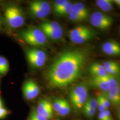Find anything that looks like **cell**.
Returning <instances> with one entry per match:
<instances>
[{
    "instance_id": "cell-1",
    "label": "cell",
    "mask_w": 120,
    "mask_h": 120,
    "mask_svg": "<svg viewBox=\"0 0 120 120\" xmlns=\"http://www.w3.org/2000/svg\"><path fill=\"white\" fill-rule=\"evenodd\" d=\"M87 55L82 50L71 49L63 52L49 66L46 73L49 84L54 88H63L80 76Z\"/></svg>"
},
{
    "instance_id": "cell-2",
    "label": "cell",
    "mask_w": 120,
    "mask_h": 120,
    "mask_svg": "<svg viewBox=\"0 0 120 120\" xmlns=\"http://www.w3.org/2000/svg\"><path fill=\"white\" fill-rule=\"evenodd\" d=\"M21 38L26 43L33 46H41L47 42V38L40 29L30 27L22 31Z\"/></svg>"
},
{
    "instance_id": "cell-3",
    "label": "cell",
    "mask_w": 120,
    "mask_h": 120,
    "mask_svg": "<svg viewBox=\"0 0 120 120\" xmlns=\"http://www.w3.org/2000/svg\"><path fill=\"white\" fill-rule=\"evenodd\" d=\"M4 17L8 26L12 29L19 28L25 24V18L22 9L15 5H9L5 9Z\"/></svg>"
},
{
    "instance_id": "cell-4",
    "label": "cell",
    "mask_w": 120,
    "mask_h": 120,
    "mask_svg": "<svg viewBox=\"0 0 120 120\" xmlns=\"http://www.w3.org/2000/svg\"><path fill=\"white\" fill-rule=\"evenodd\" d=\"M88 88L85 85H79L70 91L69 98L74 108L80 110L83 108L88 98Z\"/></svg>"
},
{
    "instance_id": "cell-5",
    "label": "cell",
    "mask_w": 120,
    "mask_h": 120,
    "mask_svg": "<svg viewBox=\"0 0 120 120\" xmlns=\"http://www.w3.org/2000/svg\"><path fill=\"white\" fill-rule=\"evenodd\" d=\"M26 57L30 65L34 68H40L45 63L47 55L42 50L31 48L26 52Z\"/></svg>"
},
{
    "instance_id": "cell-6",
    "label": "cell",
    "mask_w": 120,
    "mask_h": 120,
    "mask_svg": "<svg viewBox=\"0 0 120 120\" xmlns=\"http://www.w3.org/2000/svg\"><path fill=\"white\" fill-rule=\"evenodd\" d=\"M90 22L91 24L95 27L105 30L111 26L112 19L105 14L95 12L91 15Z\"/></svg>"
},
{
    "instance_id": "cell-7",
    "label": "cell",
    "mask_w": 120,
    "mask_h": 120,
    "mask_svg": "<svg viewBox=\"0 0 120 120\" xmlns=\"http://www.w3.org/2000/svg\"><path fill=\"white\" fill-rule=\"evenodd\" d=\"M23 95L27 100H32L37 98L40 92V89L38 84L32 80L25 82L23 86Z\"/></svg>"
},
{
    "instance_id": "cell-8",
    "label": "cell",
    "mask_w": 120,
    "mask_h": 120,
    "mask_svg": "<svg viewBox=\"0 0 120 120\" xmlns=\"http://www.w3.org/2000/svg\"><path fill=\"white\" fill-rule=\"evenodd\" d=\"M36 111L47 119L51 118L53 116V109L52 104L47 99H43L39 101Z\"/></svg>"
},
{
    "instance_id": "cell-9",
    "label": "cell",
    "mask_w": 120,
    "mask_h": 120,
    "mask_svg": "<svg viewBox=\"0 0 120 120\" xmlns=\"http://www.w3.org/2000/svg\"><path fill=\"white\" fill-rule=\"evenodd\" d=\"M103 51L110 56H119L120 54V45L115 41H108L102 46Z\"/></svg>"
},
{
    "instance_id": "cell-10",
    "label": "cell",
    "mask_w": 120,
    "mask_h": 120,
    "mask_svg": "<svg viewBox=\"0 0 120 120\" xmlns=\"http://www.w3.org/2000/svg\"><path fill=\"white\" fill-rule=\"evenodd\" d=\"M96 33L94 30L88 27L86 31L82 32L77 36L70 39L73 43L81 44L94 38L96 36Z\"/></svg>"
},
{
    "instance_id": "cell-11",
    "label": "cell",
    "mask_w": 120,
    "mask_h": 120,
    "mask_svg": "<svg viewBox=\"0 0 120 120\" xmlns=\"http://www.w3.org/2000/svg\"><path fill=\"white\" fill-rule=\"evenodd\" d=\"M89 84L92 87L107 92L110 87L101 77H94L89 81Z\"/></svg>"
},
{
    "instance_id": "cell-12",
    "label": "cell",
    "mask_w": 120,
    "mask_h": 120,
    "mask_svg": "<svg viewBox=\"0 0 120 120\" xmlns=\"http://www.w3.org/2000/svg\"><path fill=\"white\" fill-rule=\"evenodd\" d=\"M89 71L94 77H102L107 74L103 65L98 63H94L91 64Z\"/></svg>"
},
{
    "instance_id": "cell-13",
    "label": "cell",
    "mask_w": 120,
    "mask_h": 120,
    "mask_svg": "<svg viewBox=\"0 0 120 120\" xmlns=\"http://www.w3.org/2000/svg\"><path fill=\"white\" fill-rule=\"evenodd\" d=\"M41 30L45 34L46 38H48L52 40H58L61 38L63 35V30L61 27L56 30Z\"/></svg>"
},
{
    "instance_id": "cell-14",
    "label": "cell",
    "mask_w": 120,
    "mask_h": 120,
    "mask_svg": "<svg viewBox=\"0 0 120 120\" xmlns=\"http://www.w3.org/2000/svg\"><path fill=\"white\" fill-rule=\"evenodd\" d=\"M97 6L103 11L108 12L113 8V1L112 0H98L96 2Z\"/></svg>"
},
{
    "instance_id": "cell-15",
    "label": "cell",
    "mask_w": 120,
    "mask_h": 120,
    "mask_svg": "<svg viewBox=\"0 0 120 120\" xmlns=\"http://www.w3.org/2000/svg\"><path fill=\"white\" fill-rule=\"evenodd\" d=\"M73 10L79 14L88 18L89 15V11L85 5L81 2H78L73 4Z\"/></svg>"
},
{
    "instance_id": "cell-16",
    "label": "cell",
    "mask_w": 120,
    "mask_h": 120,
    "mask_svg": "<svg viewBox=\"0 0 120 120\" xmlns=\"http://www.w3.org/2000/svg\"><path fill=\"white\" fill-rule=\"evenodd\" d=\"M32 2L47 16L50 13L51 8L47 2L43 0H35Z\"/></svg>"
},
{
    "instance_id": "cell-17",
    "label": "cell",
    "mask_w": 120,
    "mask_h": 120,
    "mask_svg": "<svg viewBox=\"0 0 120 120\" xmlns=\"http://www.w3.org/2000/svg\"><path fill=\"white\" fill-rule=\"evenodd\" d=\"M30 10L33 16L39 19H43L47 16L36 5H35L33 2H31L30 4Z\"/></svg>"
},
{
    "instance_id": "cell-18",
    "label": "cell",
    "mask_w": 120,
    "mask_h": 120,
    "mask_svg": "<svg viewBox=\"0 0 120 120\" xmlns=\"http://www.w3.org/2000/svg\"><path fill=\"white\" fill-rule=\"evenodd\" d=\"M60 27L61 26L58 22L51 21L43 22L40 26V29L41 30H56Z\"/></svg>"
},
{
    "instance_id": "cell-19",
    "label": "cell",
    "mask_w": 120,
    "mask_h": 120,
    "mask_svg": "<svg viewBox=\"0 0 120 120\" xmlns=\"http://www.w3.org/2000/svg\"><path fill=\"white\" fill-rule=\"evenodd\" d=\"M73 4L68 1L63 7L55 13L57 15L60 16L69 15L73 10Z\"/></svg>"
},
{
    "instance_id": "cell-20",
    "label": "cell",
    "mask_w": 120,
    "mask_h": 120,
    "mask_svg": "<svg viewBox=\"0 0 120 120\" xmlns=\"http://www.w3.org/2000/svg\"><path fill=\"white\" fill-rule=\"evenodd\" d=\"M101 95L106 98L109 100L110 103L115 105H118L120 102V97H116L110 94L107 92H103Z\"/></svg>"
},
{
    "instance_id": "cell-21",
    "label": "cell",
    "mask_w": 120,
    "mask_h": 120,
    "mask_svg": "<svg viewBox=\"0 0 120 120\" xmlns=\"http://www.w3.org/2000/svg\"><path fill=\"white\" fill-rule=\"evenodd\" d=\"M9 62L4 57L0 56V75H3L8 71Z\"/></svg>"
},
{
    "instance_id": "cell-22",
    "label": "cell",
    "mask_w": 120,
    "mask_h": 120,
    "mask_svg": "<svg viewBox=\"0 0 120 120\" xmlns=\"http://www.w3.org/2000/svg\"><path fill=\"white\" fill-rule=\"evenodd\" d=\"M101 77L109 85L110 88L114 86L119 85L118 80L116 77V76H112L107 74L105 76L102 77Z\"/></svg>"
},
{
    "instance_id": "cell-23",
    "label": "cell",
    "mask_w": 120,
    "mask_h": 120,
    "mask_svg": "<svg viewBox=\"0 0 120 120\" xmlns=\"http://www.w3.org/2000/svg\"><path fill=\"white\" fill-rule=\"evenodd\" d=\"M70 111H71L70 105L68 101L65 100L62 106L57 112L60 116H64L69 114V112H70Z\"/></svg>"
},
{
    "instance_id": "cell-24",
    "label": "cell",
    "mask_w": 120,
    "mask_h": 120,
    "mask_svg": "<svg viewBox=\"0 0 120 120\" xmlns=\"http://www.w3.org/2000/svg\"><path fill=\"white\" fill-rule=\"evenodd\" d=\"M69 17L71 21L76 22H82L87 19L86 17L76 13L73 9L71 13L69 14Z\"/></svg>"
},
{
    "instance_id": "cell-25",
    "label": "cell",
    "mask_w": 120,
    "mask_h": 120,
    "mask_svg": "<svg viewBox=\"0 0 120 120\" xmlns=\"http://www.w3.org/2000/svg\"><path fill=\"white\" fill-rule=\"evenodd\" d=\"M82 108L83 109L84 112L87 117L90 119L94 117L95 114H96V109H91L85 104L84 105Z\"/></svg>"
},
{
    "instance_id": "cell-26",
    "label": "cell",
    "mask_w": 120,
    "mask_h": 120,
    "mask_svg": "<svg viewBox=\"0 0 120 120\" xmlns=\"http://www.w3.org/2000/svg\"><path fill=\"white\" fill-rule=\"evenodd\" d=\"M65 99L62 98H56L53 101V104H52L53 109L56 112L59 111L60 108L62 106L65 101Z\"/></svg>"
},
{
    "instance_id": "cell-27",
    "label": "cell",
    "mask_w": 120,
    "mask_h": 120,
    "mask_svg": "<svg viewBox=\"0 0 120 120\" xmlns=\"http://www.w3.org/2000/svg\"><path fill=\"white\" fill-rule=\"evenodd\" d=\"M84 104L93 109H96L98 107L97 100L94 98H87Z\"/></svg>"
},
{
    "instance_id": "cell-28",
    "label": "cell",
    "mask_w": 120,
    "mask_h": 120,
    "mask_svg": "<svg viewBox=\"0 0 120 120\" xmlns=\"http://www.w3.org/2000/svg\"><path fill=\"white\" fill-rule=\"evenodd\" d=\"M68 0H55L52 4L53 9L54 13L56 12L57 10L60 9L65 4Z\"/></svg>"
},
{
    "instance_id": "cell-29",
    "label": "cell",
    "mask_w": 120,
    "mask_h": 120,
    "mask_svg": "<svg viewBox=\"0 0 120 120\" xmlns=\"http://www.w3.org/2000/svg\"><path fill=\"white\" fill-rule=\"evenodd\" d=\"M29 120H48L45 117L39 114L35 110H33L30 113Z\"/></svg>"
},
{
    "instance_id": "cell-30",
    "label": "cell",
    "mask_w": 120,
    "mask_h": 120,
    "mask_svg": "<svg viewBox=\"0 0 120 120\" xmlns=\"http://www.w3.org/2000/svg\"><path fill=\"white\" fill-rule=\"evenodd\" d=\"M98 119L99 120H112L110 112L107 109L105 111L100 112L98 115Z\"/></svg>"
},
{
    "instance_id": "cell-31",
    "label": "cell",
    "mask_w": 120,
    "mask_h": 120,
    "mask_svg": "<svg viewBox=\"0 0 120 120\" xmlns=\"http://www.w3.org/2000/svg\"><path fill=\"white\" fill-rule=\"evenodd\" d=\"M97 100L101 103L103 105V106L107 109L109 107L110 105V103L109 102L107 99L104 97L102 95H100L98 97V98Z\"/></svg>"
},
{
    "instance_id": "cell-32",
    "label": "cell",
    "mask_w": 120,
    "mask_h": 120,
    "mask_svg": "<svg viewBox=\"0 0 120 120\" xmlns=\"http://www.w3.org/2000/svg\"><path fill=\"white\" fill-rule=\"evenodd\" d=\"M107 92L115 96L120 97V86L119 85H117L112 87Z\"/></svg>"
},
{
    "instance_id": "cell-33",
    "label": "cell",
    "mask_w": 120,
    "mask_h": 120,
    "mask_svg": "<svg viewBox=\"0 0 120 120\" xmlns=\"http://www.w3.org/2000/svg\"><path fill=\"white\" fill-rule=\"evenodd\" d=\"M10 113V112L4 107L0 108V119H2Z\"/></svg>"
},
{
    "instance_id": "cell-34",
    "label": "cell",
    "mask_w": 120,
    "mask_h": 120,
    "mask_svg": "<svg viewBox=\"0 0 120 120\" xmlns=\"http://www.w3.org/2000/svg\"><path fill=\"white\" fill-rule=\"evenodd\" d=\"M112 1H113V3H115V4L117 5V6H120V0H112Z\"/></svg>"
},
{
    "instance_id": "cell-35",
    "label": "cell",
    "mask_w": 120,
    "mask_h": 120,
    "mask_svg": "<svg viewBox=\"0 0 120 120\" xmlns=\"http://www.w3.org/2000/svg\"><path fill=\"white\" fill-rule=\"evenodd\" d=\"M2 107H3V104L2 101L1 100V99L0 98V108Z\"/></svg>"
},
{
    "instance_id": "cell-36",
    "label": "cell",
    "mask_w": 120,
    "mask_h": 120,
    "mask_svg": "<svg viewBox=\"0 0 120 120\" xmlns=\"http://www.w3.org/2000/svg\"><path fill=\"white\" fill-rule=\"evenodd\" d=\"M2 20L1 19V18L0 17V28L1 27V25H2Z\"/></svg>"
},
{
    "instance_id": "cell-37",
    "label": "cell",
    "mask_w": 120,
    "mask_h": 120,
    "mask_svg": "<svg viewBox=\"0 0 120 120\" xmlns=\"http://www.w3.org/2000/svg\"></svg>"
}]
</instances>
